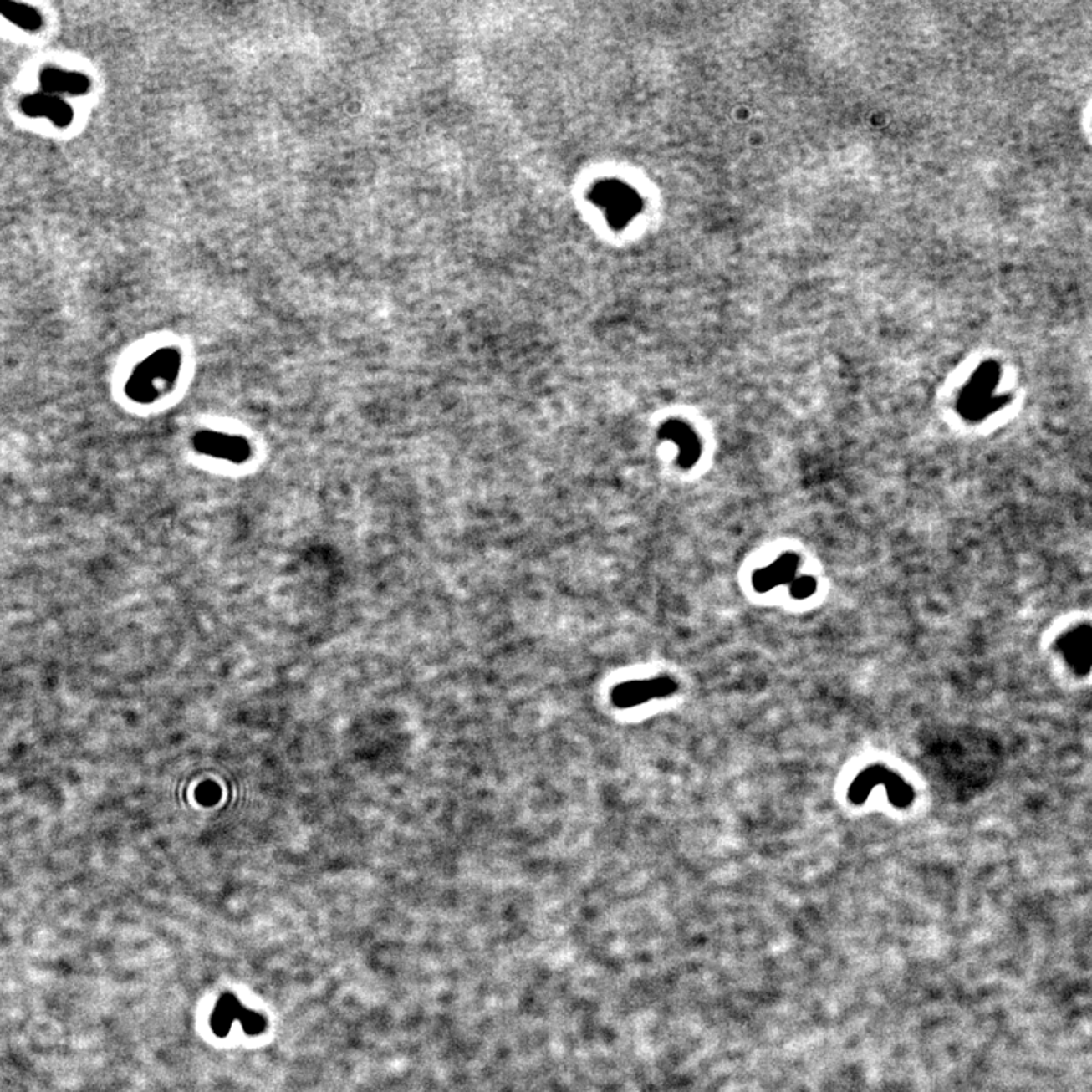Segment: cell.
I'll use <instances>...</instances> for the list:
<instances>
[{
	"mask_svg": "<svg viewBox=\"0 0 1092 1092\" xmlns=\"http://www.w3.org/2000/svg\"><path fill=\"white\" fill-rule=\"evenodd\" d=\"M180 369V354L175 350L154 352L132 372L126 383V395L139 404H151L171 390Z\"/></svg>",
	"mask_w": 1092,
	"mask_h": 1092,
	"instance_id": "1",
	"label": "cell"
},
{
	"mask_svg": "<svg viewBox=\"0 0 1092 1092\" xmlns=\"http://www.w3.org/2000/svg\"><path fill=\"white\" fill-rule=\"evenodd\" d=\"M998 381L1000 370L997 363H987L978 367L959 395L957 410L961 416L971 422H978L1004 406L1006 398L995 393Z\"/></svg>",
	"mask_w": 1092,
	"mask_h": 1092,
	"instance_id": "2",
	"label": "cell"
},
{
	"mask_svg": "<svg viewBox=\"0 0 1092 1092\" xmlns=\"http://www.w3.org/2000/svg\"><path fill=\"white\" fill-rule=\"evenodd\" d=\"M879 784L888 788L889 801L894 806L905 809L912 804L915 797L912 788L897 774L890 773L889 769L883 767H870L865 769L864 773L857 775L856 780L850 786L848 799L855 804H862L865 799H868L871 789Z\"/></svg>",
	"mask_w": 1092,
	"mask_h": 1092,
	"instance_id": "3",
	"label": "cell"
},
{
	"mask_svg": "<svg viewBox=\"0 0 1092 1092\" xmlns=\"http://www.w3.org/2000/svg\"><path fill=\"white\" fill-rule=\"evenodd\" d=\"M676 691V683L671 676H652L616 686L611 692V702L620 709H631L651 700L671 697Z\"/></svg>",
	"mask_w": 1092,
	"mask_h": 1092,
	"instance_id": "4",
	"label": "cell"
},
{
	"mask_svg": "<svg viewBox=\"0 0 1092 1092\" xmlns=\"http://www.w3.org/2000/svg\"><path fill=\"white\" fill-rule=\"evenodd\" d=\"M193 446L204 456L228 460L231 463H245L251 457V446L246 439L225 432H197L193 437Z\"/></svg>",
	"mask_w": 1092,
	"mask_h": 1092,
	"instance_id": "5",
	"label": "cell"
},
{
	"mask_svg": "<svg viewBox=\"0 0 1092 1092\" xmlns=\"http://www.w3.org/2000/svg\"><path fill=\"white\" fill-rule=\"evenodd\" d=\"M799 566V557L797 554H783L780 559H777L774 563H771L767 568L758 569L753 575V586L758 590V594H767L773 590L774 587L788 584L791 586L793 579H797V569Z\"/></svg>",
	"mask_w": 1092,
	"mask_h": 1092,
	"instance_id": "6",
	"label": "cell"
},
{
	"mask_svg": "<svg viewBox=\"0 0 1092 1092\" xmlns=\"http://www.w3.org/2000/svg\"><path fill=\"white\" fill-rule=\"evenodd\" d=\"M23 111L29 115H46L58 126L69 125L74 113L72 108L64 104L61 99L49 94H33L23 99Z\"/></svg>",
	"mask_w": 1092,
	"mask_h": 1092,
	"instance_id": "7",
	"label": "cell"
},
{
	"mask_svg": "<svg viewBox=\"0 0 1092 1092\" xmlns=\"http://www.w3.org/2000/svg\"><path fill=\"white\" fill-rule=\"evenodd\" d=\"M41 84L46 93H74L79 94L89 89V81L85 76L70 72H61L58 69H48L41 74Z\"/></svg>",
	"mask_w": 1092,
	"mask_h": 1092,
	"instance_id": "8",
	"label": "cell"
},
{
	"mask_svg": "<svg viewBox=\"0 0 1092 1092\" xmlns=\"http://www.w3.org/2000/svg\"><path fill=\"white\" fill-rule=\"evenodd\" d=\"M666 432H669V437L676 441L678 446L681 448V456H680L681 465L692 466L700 456V445L695 434L685 424H671L666 426Z\"/></svg>",
	"mask_w": 1092,
	"mask_h": 1092,
	"instance_id": "9",
	"label": "cell"
},
{
	"mask_svg": "<svg viewBox=\"0 0 1092 1092\" xmlns=\"http://www.w3.org/2000/svg\"><path fill=\"white\" fill-rule=\"evenodd\" d=\"M245 1009L238 1004L232 995H225L221 1002L217 1003L216 1012L212 1015V1028L219 1036H225L228 1033L229 1028L232 1026L234 1019L242 1018Z\"/></svg>",
	"mask_w": 1092,
	"mask_h": 1092,
	"instance_id": "10",
	"label": "cell"
},
{
	"mask_svg": "<svg viewBox=\"0 0 1092 1092\" xmlns=\"http://www.w3.org/2000/svg\"><path fill=\"white\" fill-rule=\"evenodd\" d=\"M0 14L7 17L13 23L23 28L26 31H37L43 25V18L40 13L35 9L25 7V5H17V3H2L0 5Z\"/></svg>",
	"mask_w": 1092,
	"mask_h": 1092,
	"instance_id": "11",
	"label": "cell"
},
{
	"mask_svg": "<svg viewBox=\"0 0 1092 1092\" xmlns=\"http://www.w3.org/2000/svg\"><path fill=\"white\" fill-rule=\"evenodd\" d=\"M816 579L812 577H799L793 579L791 584V595L797 600H806L809 596L814 595L816 590Z\"/></svg>",
	"mask_w": 1092,
	"mask_h": 1092,
	"instance_id": "12",
	"label": "cell"
}]
</instances>
